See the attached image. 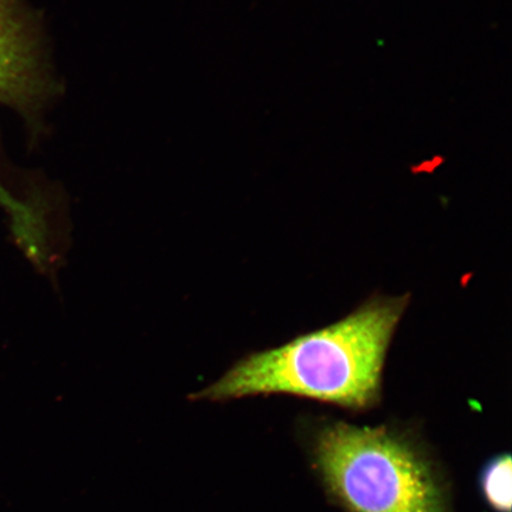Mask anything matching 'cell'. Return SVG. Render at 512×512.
Segmentation results:
<instances>
[{"mask_svg": "<svg viewBox=\"0 0 512 512\" xmlns=\"http://www.w3.org/2000/svg\"><path fill=\"white\" fill-rule=\"evenodd\" d=\"M408 297L371 300L329 328L236 362L194 400L290 394L362 411L380 400L384 358Z\"/></svg>", "mask_w": 512, "mask_h": 512, "instance_id": "1", "label": "cell"}, {"mask_svg": "<svg viewBox=\"0 0 512 512\" xmlns=\"http://www.w3.org/2000/svg\"><path fill=\"white\" fill-rule=\"evenodd\" d=\"M313 456L326 489L349 512H450L433 466L387 428L335 422L317 433Z\"/></svg>", "mask_w": 512, "mask_h": 512, "instance_id": "2", "label": "cell"}, {"mask_svg": "<svg viewBox=\"0 0 512 512\" xmlns=\"http://www.w3.org/2000/svg\"><path fill=\"white\" fill-rule=\"evenodd\" d=\"M64 93L41 12L28 0H0V104L21 114L31 138L40 139L47 112Z\"/></svg>", "mask_w": 512, "mask_h": 512, "instance_id": "3", "label": "cell"}, {"mask_svg": "<svg viewBox=\"0 0 512 512\" xmlns=\"http://www.w3.org/2000/svg\"><path fill=\"white\" fill-rule=\"evenodd\" d=\"M512 465L509 454L492 459L480 477L486 503L497 512L511 511Z\"/></svg>", "mask_w": 512, "mask_h": 512, "instance_id": "4", "label": "cell"}, {"mask_svg": "<svg viewBox=\"0 0 512 512\" xmlns=\"http://www.w3.org/2000/svg\"><path fill=\"white\" fill-rule=\"evenodd\" d=\"M0 208L10 217L12 233H23L36 220V204L31 197L17 196L0 179Z\"/></svg>", "mask_w": 512, "mask_h": 512, "instance_id": "5", "label": "cell"}]
</instances>
